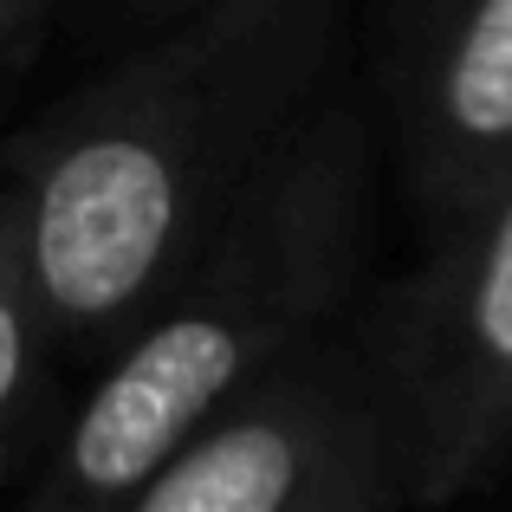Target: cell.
Masks as SVG:
<instances>
[{
	"mask_svg": "<svg viewBox=\"0 0 512 512\" xmlns=\"http://www.w3.org/2000/svg\"><path fill=\"white\" fill-rule=\"evenodd\" d=\"M383 98L402 195L435 234L512 175V0H409Z\"/></svg>",
	"mask_w": 512,
	"mask_h": 512,
	"instance_id": "cell-5",
	"label": "cell"
},
{
	"mask_svg": "<svg viewBox=\"0 0 512 512\" xmlns=\"http://www.w3.org/2000/svg\"><path fill=\"white\" fill-rule=\"evenodd\" d=\"M130 7H143V13H156V20H188V13H201V7H214V0H130Z\"/></svg>",
	"mask_w": 512,
	"mask_h": 512,
	"instance_id": "cell-8",
	"label": "cell"
},
{
	"mask_svg": "<svg viewBox=\"0 0 512 512\" xmlns=\"http://www.w3.org/2000/svg\"><path fill=\"white\" fill-rule=\"evenodd\" d=\"M33 7H39V0H0V78H7L13 52L26 46V26H33Z\"/></svg>",
	"mask_w": 512,
	"mask_h": 512,
	"instance_id": "cell-7",
	"label": "cell"
},
{
	"mask_svg": "<svg viewBox=\"0 0 512 512\" xmlns=\"http://www.w3.org/2000/svg\"><path fill=\"white\" fill-rule=\"evenodd\" d=\"M376 253V137L325 98L240 214L98 357L39 448L20 512H117L188 435L247 402L363 305Z\"/></svg>",
	"mask_w": 512,
	"mask_h": 512,
	"instance_id": "cell-2",
	"label": "cell"
},
{
	"mask_svg": "<svg viewBox=\"0 0 512 512\" xmlns=\"http://www.w3.org/2000/svg\"><path fill=\"white\" fill-rule=\"evenodd\" d=\"M350 331L389 409L409 512L493 487L512 467V175L435 227Z\"/></svg>",
	"mask_w": 512,
	"mask_h": 512,
	"instance_id": "cell-3",
	"label": "cell"
},
{
	"mask_svg": "<svg viewBox=\"0 0 512 512\" xmlns=\"http://www.w3.org/2000/svg\"><path fill=\"white\" fill-rule=\"evenodd\" d=\"M350 0H214L26 130L7 201L65 350L104 357L331 98Z\"/></svg>",
	"mask_w": 512,
	"mask_h": 512,
	"instance_id": "cell-1",
	"label": "cell"
},
{
	"mask_svg": "<svg viewBox=\"0 0 512 512\" xmlns=\"http://www.w3.org/2000/svg\"><path fill=\"white\" fill-rule=\"evenodd\" d=\"M117 512H409L357 331L305 350L214 415Z\"/></svg>",
	"mask_w": 512,
	"mask_h": 512,
	"instance_id": "cell-4",
	"label": "cell"
},
{
	"mask_svg": "<svg viewBox=\"0 0 512 512\" xmlns=\"http://www.w3.org/2000/svg\"><path fill=\"white\" fill-rule=\"evenodd\" d=\"M59 318L46 305L39 266L26 253V227L0 188V474L33 454L52 409V363H59Z\"/></svg>",
	"mask_w": 512,
	"mask_h": 512,
	"instance_id": "cell-6",
	"label": "cell"
}]
</instances>
